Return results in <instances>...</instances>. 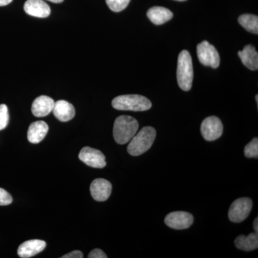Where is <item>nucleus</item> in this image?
Wrapping results in <instances>:
<instances>
[{
    "label": "nucleus",
    "mask_w": 258,
    "mask_h": 258,
    "mask_svg": "<svg viewBox=\"0 0 258 258\" xmlns=\"http://www.w3.org/2000/svg\"><path fill=\"white\" fill-rule=\"evenodd\" d=\"M13 203V198L6 190L0 188V206H6Z\"/></svg>",
    "instance_id": "5701e85b"
},
{
    "label": "nucleus",
    "mask_w": 258,
    "mask_h": 258,
    "mask_svg": "<svg viewBox=\"0 0 258 258\" xmlns=\"http://www.w3.org/2000/svg\"><path fill=\"white\" fill-rule=\"evenodd\" d=\"M238 55L244 66L251 70L256 71L258 69V53L255 47L251 45H246L243 50L239 51Z\"/></svg>",
    "instance_id": "f3484780"
},
{
    "label": "nucleus",
    "mask_w": 258,
    "mask_h": 258,
    "mask_svg": "<svg viewBox=\"0 0 258 258\" xmlns=\"http://www.w3.org/2000/svg\"><path fill=\"white\" fill-rule=\"evenodd\" d=\"M62 258H83V254L82 252L79 250H75L70 252L69 254H64L61 257Z\"/></svg>",
    "instance_id": "393cba45"
},
{
    "label": "nucleus",
    "mask_w": 258,
    "mask_h": 258,
    "mask_svg": "<svg viewBox=\"0 0 258 258\" xmlns=\"http://www.w3.org/2000/svg\"><path fill=\"white\" fill-rule=\"evenodd\" d=\"M147 17L152 23L161 25L169 21L173 18L172 12L163 7H153L147 12Z\"/></svg>",
    "instance_id": "dca6fc26"
},
{
    "label": "nucleus",
    "mask_w": 258,
    "mask_h": 258,
    "mask_svg": "<svg viewBox=\"0 0 258 258\" xmlns=\"http://www.w3.org/2000/svg\"><path fill=\"white\" fill-rule=\"evenodd\" d=\"M166 225L175 230H185L192 225V215L186 212H173L166 215L164 220Z\"/></svg>",
    "instance_id": "1a4fd4ad"
},
{
    "label": "nucleus",
    "mask_w": 258,
    "mask_h": 258,
    "mask_svg": "<svg viewBox=\"0 0 258 258\" xmlns=\"http://www.w3.org/2000/svg\"><path fill=\"white\" fill-rule=\"evenodd\" d=\"M48 1L51 2V3H61L64 1V0H48Z\"/></svg>",
    "instance_id": "cd10ccee"
},
{
    "label": "nucleus",
    "mask_w": 258,
    "mask_h": 258,
    "mask_svg": "<svg viewBox=\"0 0 258 258\" xmlns=\"http://www.w3.org/2000/svg\"><path fill=\"white\" fill-rule=\"evenodd\" d=\"M24 10L30 16L39 18H47L51 12L49 5L42 0H27L24 5Z\"/></svg>",
    "instance_id": "9b49d317"
},
{
    "label": "nucleus",
    "mask_w": 258,
    "mask_h": 258,
    "mask_svg": "<svg viewBox=\"0 0 258 258\" xmlns=\"http://www.w3.org/2000/svg\"><path fill=\"white\" fill-rule=\"evenodd\" d=\"M130 1L131 0H106L108 8L115 13H119L125 10Z\"/></svg>",
    "instance_id": "aec40b11"
},
{
    "label": "nucleus",
    "mask_w": 258,
    "mask_h": 258,
    "mask_svg": "<svg viewBox=\"0 0 258 258\" xmlns=\"http://www.w3.org/2000/svg\"><path fill=\"white\" fill-rule=\"evenodd\" d=\"M252 208V202L249 198L237 199L231 205L228 217L231 222L239 223L249 216Z\"/></svg>",
    "instance_id": "423d86ee"
},
{
    "label": "nucleus",
    "mask_w": 258,
    "mask_h": 258,
    "mask_svg": "<svg viewBox=\"0 0 258 258\" xmlns=\"http://www.w3.org/2000/svg\"><path fill=\"white\" fill-rule=\"evenodd\" d=\"M238 22L247 31L256 34V35L258 34V17L257 15L251 14L241 15L239 17Z\"/></svg>",
    "instance_id": "6ab92c4d"
},
{
    "label": "nucleus",
    "mask_w": 258,
    "mask_h": 258,
    "mask_svg": "<svg viewBox=\"0 0 258 258\" xmlns=\"http://www.w3.org/2000/svg\"><path fill=\"white\" fill-rule=\"evenodd\" d=\"M201 132L205 140L209 142L217 140L223 133L221 120L216 116L208 117L202 123Z\"/></svg>",
    "instance_id": "0eeeda50"
},
{
    "label": "nucleus",
    "mask_w": 258,
    "mask_h": 258,
    "mask_svg": "<svg viewBox=\"0 0 258 258\" xmlns=\"http://www.w3.org/2000/svg\"><path fill=\"white\" fill-rule=\"evenodd\" d=\"M52 112L56 118L62 122L69 121L74 118L76 114L74 106L64 100L55 102Z\"/></svg>",
    "instance_id": "4468645a"
},
{
    "label": "nucleus",
    "mask_w": 258,
    "mask_h": 258,
    "mask_svg": "<svg viewBox=\"0 0 258 258\" xmlns=\"http://www.w3.org/2000/svg\"><path fill=\"white\" fill-rule=\"evenodd\" d=\"M79 157L86 165L96 169H103L106 166V157L101 151L86 147L81 149Z\"/></svg>",
    "instance_id": "6e6552de"
},
{
    "label": "nucleus",
    "mask_w": 258,
    "mask_h": 258,
    "mask_svg": "<svg viewBox=\"0 0 258 258\" xmlns=\"http://www.w3.org/2000/svg\"><path fill=\"white\" fill-rule=\"evenodd\" d=\"M199 60L205 66L217 69L220 63L218 51L208 41H203L197 47Z\"/></svg>",
    "instance_id": "39448f33"
},
{
    "label": "nucleus",
    "mask_w": 258,
    "mask_h": 258,
    "mask_svg": "<svg viewBox=\"0 0 258 258\" xmlns=\"http://www.w3.org/2000/svg\"><path fill=\"white\" fill-rule=\"evenodd\" d=\"M156 136L155 128L151 126L144 127L131 139L127 148L128 154L134 157H138L147 152L154 144Z\"/></svg>",
    "instance_id": "f257e3e1"
},
{
    "label": "nucleus",
    "mask_w": 258,
    "mask_h": 258,
    "mask_svg": "<svg viewBox=\"0 0 258 258\" xmlns=\"http://www.w3.org/2000/svg\"><path fill=\"white\" fill-rule=\"evenodd\" d=\"M235 244L237 248L242 250L252 251L258 247V234L256 232L250 233L249 235H239L235 240Z\"/></svg>",
    "instance_id": "a211bd4d"
},
{
    "label": "nucleus",
    "mask_w": 258,
    "mask_h": 258,
    "mask_svg": "<svg viewBox=\"0 0 258 258\" xmlns=\"http://www.w3.org/2000/svg\"><path fill=\"white\" fill-rule=\"evenodd\" d=\"M253 228L254 232L258 234V218L256 217L253 222Z\"/></svg>",
    "instance_id": "bb28decb"
},
{
    "label": "nucleus",
    "mask_w": 258,
    "mask_h": 258,
    "mask_svg": "<svg viewBox=\"0 0 258 258\" xmlns=\"http://www.w3.org/2000/svg\"><path fill=\"white\" fill-rule=\"evenodd\" d=\"M107 255L101 249H93L89 254H88V258H107Z\"/></svg>",
    "instance_id": "b1692460"
},
{
    "label": "nucleus",
    "mask_w": 258,
    "mask_h": 258,
    "mask_svg": "<svg viewBox=\"0 0 258 258\" xmlns=\"http://www.w3.org/2000/svg\"><path fill=\"white\" fill-rule=\"evenodd\" d=\"M54 105H55V101L50 97L39 96L32 103V114L36 117L46 116L52 111Z\"/></svg>",
    "instance_id": "ddd939ff"
},
{
    "label": "nucleus",
    "mask_w": 258,
    "mask_h": 258,
    "mask_svg": "<svg viewBox=\"0 0 258 258\" xmlns=\"http://www.w3.org/2000/svg\"><path fill=\"white\" fill-rule=\"evenodd\" d=\"M193 64L191 55L187 50L180 52L178 57L176 78L181 90L188 91L191 89L193 81Z\"/></svg>",
    "instance_id": "20e7f679"
},
{
    "label": "nucleus",
    "mask_w": 258,
    "mask_h": 258,
    "mask_svg": "<svg viewBox=\"0 0 258 258\" xmlns=\"http://www.w3.org/2000/svg\"><path fill=\"white\" fill-rule=\"evenodd\" d=\"M244 156L247 158L258 157V139H252V142H249L244 150Z\"/></svg>",
    "instance_id": "412c9836"
},
{
    "label": "nucleus",
    "mask_w": 258,
    "mask_h": 258,
    "mask_svg": "<svg viewBox=\"0 0 258 258\" xmlns=\"http://www.w3.org/2000/svg\"><path fill=\"white\" fill-rule=\"evenodd\" d=\"M175 1H178V2H184V1H186V0H175Z\"/></svg>",
    "instance_id": "c756f323"
},
{
    "label": "nucleus",
    "mask_w": 258,
    "mask_h": 258,
    "mask_svg": "<svg viewBox=\"0 0 258 258\" xmlns=\"http://www.w3.org/2000/svg\"><path fill=\"white\" fill-rule=\"evenodd\" d=\"M13 0H0V7L6 6V5L10 4Z\"/></svg>",
    "instance_id": "a878e982"
},
{
    "label": "nucleus",
    "mask_w": 258,
    "mask_h": 258,
    "mask_svg": "<svg viewBox=\"0 0 258 258\" xmlns=\"http://www.w3.org/2000/svg\"><path fill=\"white\" fill-rule=\"evenodd\" d=\"M9 119L8 106L5 104L0 105V131L3 130L8 126Z\"/></svg>",
    "instance_id": "4be33fe9"
},
{
    "label": "nucleus",
    "mask_w": 258,
    "mask_h": 258,
    "mask_svg": "<svg viewBox=\"0 0 258 258\" xmlns=\"http://www.w3.org/2000/svg\"><path fill=\"white\" fill-rule=\"evenodd\" d=\"M255 99H256V102H257V103H258V95H256Z\"/></svg>",
    "instance_id": "c85d7f7f"
},
{
    "label": "nucleus",
    "mask_w": 258,
    "mask_h": 258,
    "mask_svg": "<svg viewBox=\"0 0 258 258\" xmlns=\"http://www.w3.org/2000/svg\"><path fill=\"white\" fill-rule=\"evenodd\" d=\"M46 247V242L40 240L26 241L18 247V254L22 258H30L40 253Z\"/></svg>",
    "instance_id": "f8f14e48"
},
{
    "label": "nucleus",
    "mask_w": 258,
    "mask_h": 258,
    "mask_svg": "<svg viewBox=\"0 0 258 258\" xmlns=\"http://www.w3.org/2000/svg\"><path fill=\"white\" fill-rule=\"evenodd\" d=\"M139 122L129 115H120L115 119L113 125V137L118 144H125L130 142L137 134Z\"/></svg>",
    "instance_id": "f03ea898"
},
{
    "label": "nucleus",
    "mask_w": 258,
    "mask_h": 258,
    "mask_svg": "<svg viewBox=\"0 0 258 258\" xmlns=\"http://www.w3.org/2000/svg\"><path fill=\"white\" fill-rule=\"evenodd\" d=\"M90 191L91 196L96 201H106L111 196L112 185L108 180L96 179L91 183Z\"/></svg>",
    "instance_id": "9d476101"
},
{
    "label": "nucleus",
    "mask_w": 258,
    "mask_h": 258,
    "mask_svg": "<svg viewBox=\"0 0 258 258\" xmlns=\"http://www.w3.org/2000/svg\"><path fill=\"white\" fill-rule=\"evenodd\" d=\"M48 125L42 120L33 122L29 127L28 139L32 144H38L46 137L48 132Z\"/></svg>",
    "instance_id": "2eb2a0df"
},
{
    "label": "nucleus",
    "mask_w": 258,
    "mask_h": 258,
    "mask_svg": "<svg viewBox=\"0 0 258 258\" xmlns=\"http://www.w3.org/2000/svg\"><path fill=\"white\" fill-rule=\"evenodd\" d=\"M112 106L120 111H145L152 108V102L141 95H123L112 101Z\"/></svg>",
    "instance_id": "7ed1b4c3"
}]
</instances>
